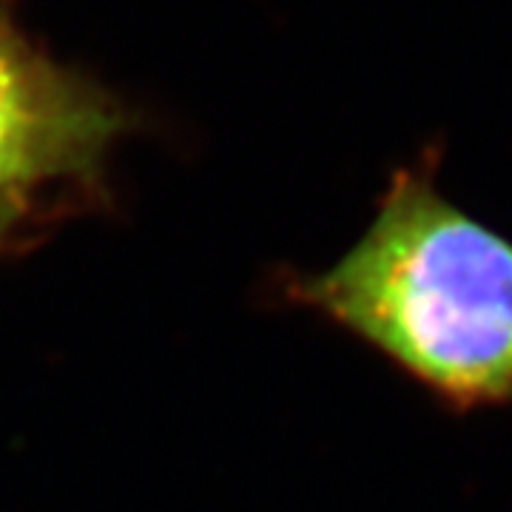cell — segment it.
Masks as SVG:
<instances>
[{
  "label": "cell",
  "instance_id": "obj_3",
  "mask_svg": "<svg viewBox=\"0 0 512 512\" xmlns=\"http://www.w3.org/2000/svg\"><path fill=\"white\" fill-rule=\"evenodd\" d=\"M15 217V205H12V197H0V237L6 231V225Z\"/></svg>",
  "mask_w": 512,
  "mask_h": 512
},
{
  "label": "cell",
  "instance_id": "obj_1",
  "mask_svg": "<svg viewBox=\"0 0 512 512\" xmlns=\"http://www.w3.org/2000/svg\"><path fill=\"white\" fill-rule=\"evenodd\" d=\"M293 299L373 350L444 413L512 407V239L399 168L362 237Z\"/></svg>",
  "mask_w": 512,
  "mask_h": 512
},
{
  "label": "cell",
  "instance_id": "obj_2",
  "mask_svg": "<svg viewBox=\"0 0 512 512\" xmlns=\"http://www.w3.org/2000/svg\"><path fill=\"white\" fill-rule=\"evenodd\" d=\"M106 131L92 100L0 35V197L83 168Z\"/></svg>",
  "mask_w": 512,
  "mask_h": 512
}]
</instances>
